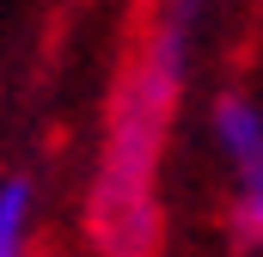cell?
<instances>
[{
	"label": "cell",
	"mask_w": 263,
	"mask_h": 257,
	"mask_svg": "<svg viewBox=\"0 0 263 257\" xmlns=\"http://www.w3.org/2000/svg\"><path fill=\"white\" fill-rule=\"evenodd\" d=\"M220 0H147L129 49L110 74L104 123L86 172V245L92 257L165 251V166L196 80L202 37Z\"/></svg>",
	"instance_id": "1"
},
{
	"label": "cell",
	"mask_w": 263,
	"mask_h": 257,
	"mask_svg": "<svg viewBox=\"0 0 263 257\" xmlns=\"http://www.w3.org/2000/svg\"><path fill=\"white\" fill-rule=\"evenodd\" d=\"M208 153L220 159V227L233 251H263V98L251 86H220L202 104Z\"/></svg>",
	"instance_id": "2"
},
{
	"label": "cell",
	"mask_w": 263,
	"mask_h": 257,
	"mask_svg": "<svg viewBox=\"0 0 263 257\" xmlns=\"http://www.w3.org/2000/svg\"><path fill=\"white\" fill-rule=\"evenodd\" d=\"M37 221H43V190L25 166L0 172V257H37Z\"/></svg>",
	"instance_id": "3"
},
{
	"label": "cell",
	"mask_w": 263,
	"mask_h": 257,
	"mask_svg": "<svg viewBox=\"0 0 263 257\" xmlns=\"http://www.w3.org/2000/svg\"><path fill=\"white\" fill-rule=\"evenodd\" d=\"M37 257H67V251H37Z\"/></svg>",
	"instance_id": "4"
}]
</instances>
